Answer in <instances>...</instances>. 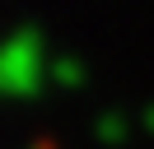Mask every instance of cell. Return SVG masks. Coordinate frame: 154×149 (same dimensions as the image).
Segmentation results:
<instances>
[{
  "instance_id": "cell-4",
  "label": "cell",
  "mask_w": 154,
  "mask_h": 149,
  "mask_svg": "<svg viewBox=\"0 0 154 149\" xmlns=\"http://www.w3.org/2000/svg\"><path fill=\"white\" fill-rule=\"evenodd\" d=\"M140 126H145V130H154V102H149V107H140Z\"/></svg>"
},
{
  "instance_id": "cell-3",
  "label": "cell",
  "mask_w": 154,
  "mask_h": 149,
  "mask_svg": "<svg viewBox=\"0 0 154 149\" xmlns=\"http://www.w3.org/2000/svg\"><path fill=\"white\" fill-rule=\"evenodd\" d=\"M94 135L103 140V144L126 140V117H122V112H98V117H94Z\"/></svg>"
},
{
  "instance_id": "cell-5",
  "label": "cell",
  "mask_w": 154,
  "mask_h": 149,
  "mask_svg": "<svg viewBox=\"0 0 154 149\" xmlns=\"http://www.w3.org/2000/svg\"><path fill=\"white\" fill-rule=\"evenodd\" d=\"M28 149H51V144H42V140H38V144H28Z\"/></svg>"
},
{
  "instance_id": "cell-1",
  "label": "cell",
  "mask_w": 154,
  "mask_h": 149,
  "mask_svg": "<svg viewBox=\"0 0 154 149\" xmlns=\"http://www.w3.org/2000/svg\"><path fill=\"white\" fill-rule=\"evenodd\" d=\"M42 84V33L38 23H19L0 42V93L33 98Z\"/></svg>"
},
{
  "instance_id": "cell-2",
  "label": "cell",
  "mask_w": 154,
  "mask_h": 149,
  "mask_svg": "<svg viewBox=\"0 0 154 149\" xmlns=\"http://www.w3.org/2000/svg\"><path fill=\"white\" fill-rule=\"evenodd\" d=\"M47 79H56L61 89H79V84H84V65H79L75 56H51L47 61Z\"/></svg>"
}]
</instances>
